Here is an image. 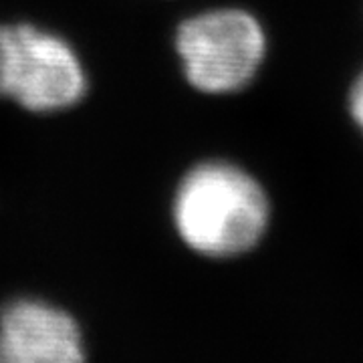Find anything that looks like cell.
<instances>
[{"label": "cell", "instance_id": "1", "mask_svg": "<svg viewBox=\"0 0 363 363\" xmlns=\"http://www.w3.org/2000/svg\"><path fill=\"white\" fill-rule=\"evenodd\" d=\"M174 222L188 247L228 259L259 245L269 224V200L259 182L224 162L194 168L174 200Z\"/></svg>", "mask_w": 363, "mask_h": 363}, {"label": "cell", "instance_id": "2", "mask_svg": "<svg viewBox=\"0 0 363 363\" xmlns=\"http://www.w3.org/2000/svg\"><path fill=\"white\" fill-rule=\"evenodd\" d=\"M87 81L65 40L33 25H0V97L47 113L75 105Z\"/></svg>", "mask_w": 363, "mask_h": 363}, {"label": "cell", "instance_id": "3", "mask_svg": "<svg viewBox=\"0 0 363 363\" xmlns=\"http://www.w3.org/2000/svg\"><path fill=\"white\" fill-rule=\"evenodd\" d=\"M176 49L190 85L204 93H234L257 75L267 40L255 16L226 9L184 21Z\"/></svg>", "mask_w": 363, "mask_h": 363}, {"label": "cell", "instance_id": "4", "mask_svg": "<svg viewBox=\"0 0 363 363\" xmlns=\"http://www.w3.org/2000/svg\"><path fill=\"white\" fill-rule=\"evenodd\" d=\"M81 333L69 313L35 298H18L0 311V363H79Z\"/></svg>", "mask_w": 363, "mask_h": 363}, {"label": "cell", "instance_id": "5", "mask_svg": "<svg viewBox=\"0 0 363 363\" xmlns=\"http://www.w3.org/2000/svg\"><path fill=\"white\" fill-rule=\"evenodd\" d=\"M350 109H351V116H353V119H355V123H357V125H359V130L363 131V73L359 75V79L355 81L353 89H351Z\"/></svg>", "mask_w": 363, "mask_h": 363}]
</instances>
